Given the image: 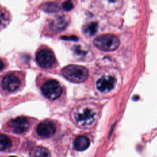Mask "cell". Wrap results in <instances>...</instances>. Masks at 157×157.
Listing matches in <instances>:
<instances>
[{
	"instance_id": "cell-1",
	"label": "cell",
	"mask_w": 157,
	"mask_h": 157,
	"mask_svg": "<svg viewBox=\"0 0 157 157\" xmlns=\"http://www.w3.org/2000/svg\"><path fill=\"white\" fill-rule=\"evenodd\" d=\"M23 85V78L18 71H9L0 75V93L7 95L18 91Z\"/></svg>"
},
{
	"instance_id": "cell-2",
	"label": "cell",
	"mask_w": 157,
	"mask_h": 157,
	"mask_svg": "<svg viewBox=\"0 0 157 157\" xmlns=\"http://www.w3.org/2000/svg\"><path fill=\"white\" fill-rule=\"evenodd\" d=\"M98 118V111L93 105H83L79 107L74 114L76 123L80 127L92 126Z\"/></svg>"
},
{
	"instance_id": "cell-3",
	"label": "cell",
	"mask_w": 157,
	"mask_h": 157,
	"mask_svg": "<svg viewBox=\"0 0 157 157\" xmlns=\"http://www.w3.org/2000/svg\"><path fill=\"white\" fill-rule=\"evenodd\" d=\"M61 73L67 80L76 83L85 82L88 76V71L86 67L75 64L65 66Z\"/></svg>"
},
{
	"instance_id": "cell-4",
	"label": "cell",
	"mask_w": 157,
	"mask_h": 157,
	"mask_svg": "<svg viewBox=\"0 0 157 157\" xmlns=\"http://www.w3.org/2000/svg\"><path fill=\"white\" fill-rule=\"evenodd\" d=\"M120 44L117 36L111 34L100 36L94 40V45L104 51H112L117 48Z\"/></svg>"
},
{
	"instance_id": "cell-5",
	"label": "cell",
	"mask_w": 157,
	"mask_h": 157,
	"mask_svg": "<svg viewBox=\"0 0 157 157\" xmlns=\"http://www.w3.org/2000/svg\"><path fill=\"white\" fill-rule=\"evenodd\" d=\"M29 119L24 116L17 117L9 120L4 124V129L9 130L13 133L21 134L28 131L29 128Z\"/></svg>"
},
{
	"instance_id": "cell-6",
	"label": "cell",
	"mask_w": 157,
	"mask_h": 157,
	"mask_svg": "<svg viewBox=\"0 0 157 157\" xmlns=\"http://www.w3.org/2000/svg\"><path fill=\"white\" fill-rule=\"evenodd\" d=\"M43 94L50 99L58 98L62 93V88L59 83L55 80L47 81L41 87Z\"/></svg>"
},
{
	"instance_id": "cell-7",
	"label": "cell",
	"mask_w": 157,
	"mask_h": 157,
	"mask_svg": "<svg viewBox=\"0 0 157 157\" xmlns=\"http://www.w3.org/2000/svg\"><path fill=\"white\" fill-rule=\"evenodd\" d=\"M36 62L39 66L43 68L51 67L55 62L53 53L49 49H41L36 56Z\"/></svg>"
},
{
	"instance_id": "cell-8",
	"label": "cell",
	"mask_w": 157,
	"mask_h": 157,
	"mask_svg": "<svg viewBox=\"0 0 157 157\" xmlns=\"http://www.w3.org/2000/svg\"><path fill=\"white\" fill-rule=\"evenodd\" d=\"M115 82L116 80L112 76L104 75L97 81L96 87L101 93H108L113 88Z\"/></svg>"
},
{
	"instance_id": "cell-9",
	"label": "cell",
	"mask_w": 157,
	"mask_h": 157,
	"mask_svg": "<svg viewBox=\"0 0 157 157\" xmlns=\"http://www.w3.org/2000/svg\"><path fill=\"white\" fill-rule=\"evenodd\" d=\"M56 132V126L54 123L50 121H44L40 123L37 126V132L42 137H49Z\"/></svg>"
},
{
	"instance_id": "cell-10",
	"label": "cell",
	"mask_w": 157,
	"mask_h": 157,
	"mask_svg": "<svg viewBox=\"0 0 157 157\" xmlns=\"http://www.w3.org/2000/svg\"><path fill=\"white\" fill-rule=\"evenodd\" d=\"M89 139L85 136L77 137L74 141V148L78 151H83L87 149L90 145Z\"/></svg>"
},
{
	"instance_id": "cell-11",
	"label": "cell",
	"mask_w": 157,
	"mask_h": 157,
	"mask_svg": "<svg viewBox=\"0 0 157 157\" xmlns=\"http://www.w3.org/2000/svg\"><path fill=\"white\" fill-rule=\"evenodd\" d=\"M10 14L9 10L0 6V31L4 29L10 21Z\"/></svg>"
},
{
	"instance_id": "cell-12",
	"label": "cell",
	"mask_w": 157,
	"mask_h": 157,
	"mask_svg": "<svg viewBox=\"0 0 157 157\" xmlns=\"http://www.w3.org/2000/svg\"><path fill=\"white\" fill-rule=\"evenodd\" d=\"M29 155L31 157H51L48 150L40 146L32 148L29 151Z\"/></svg>"
},
{
	"instance_id": "cell-13",
	"label": "cell",
	"mask_w": 157,
	"mask_h": 157,
	"mask_svg": "<svg viewBox=\"0 0 157 157\" xmlns=\"http://www.w3.org/2000/svg\"><path fill=\"white\" fill-rule=\"evenodd\" d=\"M12 139L7 135L0 133V151H4L12 147Z\"/></svg>"
},
{
	"instance_id": "cell-14",
	"label": "cell",
	"mask_w": 157,
	"mask_h": 157,
	"mask_svg": "<svg viewBox=\"0 0 157 157\" xmlns=\"http://www.w3.org/2000/svg\"><path fill=\"white\" fill-rule=\"evenodd\" d=\"M98 29V24L95 22H91L88 24L84 28V33L88 36L94 35Z\"/></svg>"
},
{
	"instance_id": "cell-15",
	"label": "cell",
	"mask_w": 157,
	"mask_h": 157,
	"mask_svg": "<svg viewBox=\"0 0 157 157\" xmlns=\"http://www.w3.org/2000/svg\"><path fill=\"white\" fill-rule=\"evenodd\" d=\"M8 66L7 59L4 57L0 56V72L4 71Z\"/></svg>"
},
{
	"instance_id": "cell-16",
	"label": "cell",
	"mask_w": 157,
	"mask_h": 157,
	"mask_svg": "<svg viewBox=\"0 0 157 157\" xmlns=\"http://www.w3.org/2000/svg\"><path fill=\"white\" fill-rule=\"evenodd\" d=\"M63 7L65 10H71L73 8V4L71 1H66L63 4Z\"/></svg>"
},
{
	"instance_id": "cell-17",
	"label": "cell",
	"mask_w": 157,
	"mask_h": 157,
	"mask_svg": "<svg viewBox=\"0 0 157 157\" xmlns=\"http://www.w3.org/2000/svg\"><path fill=\"white\" fill-rule=\"evenodd\" d=\"M46 5L45 6L47 7V10H48L49 12H53V11H56L57 10L56 9H58L57 8V6L54 4H51V3H48L47 5V4H45Z\"/></svg>"
},
{
	"instance_id": "cell-18",
	"label": "cell",
	"mask_w": 157,
	"mask_h": 157,
	"mask_svg": "<svg viewBox=\"0 0 157 157\" xmlns=\"http://www.w3.org/2000/svg\"><path fill=\"white\" fill-rule=\"evenodd\" d=\"M10 157H17V156H10Z\"/></svg>"
}]
</instances>
